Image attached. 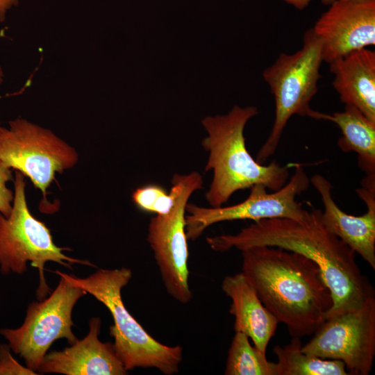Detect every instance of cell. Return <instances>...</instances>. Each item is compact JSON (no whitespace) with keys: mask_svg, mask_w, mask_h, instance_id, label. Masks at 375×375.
Listing matches in <instances>:
<instances>
[{"mask_svg":"<svg viewBox=\"0 0 375 375\" xmlns=\"http://www.w3.org/2000/svg\"><path fill=\"white\" fill-rule=\"evenodd\" d=\"M210 248L225 252L269 246L303 255L314 261L329 288L333 306L326 319L358 309L375 297L374 288L356 260V253L324 225L322 210H306L301 220L290 218L260 219L235 235L208 237Z\"/></svg>","mask_w":375,"mask_h":375,"instance_id":"1","label":"cell"},{"mask_svg":"<svg viewBox=\"0 0 375 375\" xmlns=\"http://www.w3.org/2000/svg\"><path fill=\"white\" fill-rule=\"evenodd\" d=\"M242 273L292 338L310 335L333 306L317 265L302 254L256 246L242 251Z\"/></svg>","mask_w":375,"mask_h":375,"instance_id":"2","label":"cell"},{"mask_svg":"<svg viewBox=\"0 0 375 375\" xmlns=\"http://www.w3.org/2000/svg\"><path fill=\"white\" fill-rule=\"evenodd\" d=\"M258 114L256 107L235 106L226 115L208 116L201 120L208 133L201 142L209 153L205 172L213 173L206 193L211 207L222 206L238 190L261 184L276 191L288 180V166L276 161L260 164L247 149L244 127Z\"/></svg>","mask_w":375,"mask_h":375,"instance_id":"3","label":"cell"},{"mask_svg":"<svg viewBox=\"0 0 375 375\" xmlns=\"http://www.w3.org/2000/svg\"><path fill=\"white\" fill-rule=\"evenodd\" d=\"M55 273L84 290L108 309L114 322L109 329L114 338L113 348L127 371L142 367L156 368L165 375L178 372L183 360L182 347L167 346L157 341L131 315L123 303L122 290L131 279L130 269H99L85 278L58 270Z\"/></svg>","mask_w":375,"mask_h":375,"instance_id":"4","label":"cell"},{"mask_svg":"<svg viewBox=\"0 0 375 375\" xmlns=\"http://www.w3.org/2000/svg\"><path fill=\"white\" fill-rule=\"evenodd\" d=\"M322 61L320 40L311 28L305 32L301 49L292 54L281 53L274 64L263 71L262 76L274 97L275 118L269 135L257 153L258 163L264 164L275 153L292 115L326 120L328 114L310 106L318 90Z\"/></svg>","mask_w":375,"mask_h":375,"instance_id":"5","label":"cell"},{"mask_svg":"<svg viewBox=\"0 0 375 375\" xmlns=\"http://www.w3.org/2000/svg\"><path fill=\"white\" fill-rule=\"evenodd\" d=\"M25 176L15 171L14 199L8 217L0 212V271L3 274H22L27 263L38 269L40 283L36 291L39 301L51 291L44 275V265L54 262L71 268L72 264L95 267L92 262L65 255L69 249L59 247L45 224L30 212L26 197Z\"/></svg>","mask_w":375,"mask_h":375,"instance_id":"6","label":"cell"},{"mask_svg":"<svg viewBox=\"0 0 375 375\" xmlns=\"http://www.w3.org/2000/svg\"><path fill=\"white\" fill-rule=\"evenodd\" d=\"M202 187L203 178L197 172L174 174L170 190L174 196V206L169 213L153 217L148 227L147 241L165 290L174 299L183 304L192 298L188 281L185 208L192 193Z\"/></svg>","mask_w":375,"mask_h":375,"instance_id":"7","label":"cell"},{"mask_svg":"<svg viewBox=\"0 0 375 375\" xmlns=\"http://www.w3.org/2000/svg\"><path fill=\"white\" fill-rule=\"evenodd\" d=\"M59 276L58 285L47 298L29 304L20 326L0 329L11 350L35 372L55 341L65 338L73 344L78 340L72 329L74 325L72 310L87 292L65 277Z\"/></svg>","mask_w":375,"mask_h":375,"instance_id":"8","label":"cell"},{"mask_svg":"<svg viewBox=\"0 0 375 375\" xmlns=\"http://www.w3.org/2000/svg\"><path fill=\"white\" fill-rule=\"evenodd\" d=\"M0 160L28 177L47 199L56 174L73 167L78 155L51 131L17 119L0 126Z\"/></svg>","mask_w":375,"mask_h":375,"instance_id":"9","label":"cell"},{"mask_svg":"<svg viewBox=\"0 0 375 375\" xmlns=\"http://www.w3.org/2000/svg\"><path fill=\"white\" fill-rule=\"evenodd\" d=\"M310 178L302 165H296L292 176L281 188L273 192L256 184L243 201L228 206L201 207L187 203L185 208V233L188 240H195L210 226L222 222L251 219L254 222L272 218H290L301 220L305 210L296 200L306 191Z\"/></svg>","mask_w":375,"mask_h":375,"instance_id":"10","label":"cell"},{"mask_svg":"<svg viewBox=\"0 0 375 375\" xmlns=\"http://www.w3.org/2000/svg\"><path fill=\"white\" fill-rule=\"evenodd\" d=\"M301 350L342 361L349 374L368 375L375 356V297L357 310L325 319Z\"/></svg>","mask_w":375,"mask_h":375,"instance_id":"11","label":"cell"},{"mask_svg":"<svg viewBox=\"0 0 375 375\" xmlns=\"http://www.w3.org/2000/svg\"><path fill=\"white\" fill-rule=\"evenodd\" d=\"M312 30L328 64L351 51L375 44V0L336 1Z\"/></svg>","mask_w":375,"mask_h":375,"instance_id":"12","label":"cell"},{"mask_svg":"<svg viewBox=\"0 0 375 375\" xmlns=\"http://www.w3.org/2000/svg\"><path fill=\"white\" fill-rule=\"evenodd\" d=\"M310 183L320 195L324 206L322 219L333 234L375 269V174L367 175L357 194L365 202L367 212L360 216L347 214L333 199V185L324 176L315 174Z\"/></svg>","mask_w":375,"mask_h":375,"instance_id":"13","label":"cell"},{"mask_svg":"<svg viewBox=\"0 0 375 375\" xmlns=\"http://www.w3.org/2000/svg\"><path fill=\"white\" fill-rule=\"evenodd\" d=\"M101 325L100 317H92L87 335L61 351L47 353L38 372L65 375L127 374L112 344L100 341Z\"/></svg>","mask_w":375,"mask_h":375,"instance_id":"14","label":"cell"},{"mask_svg":"<svg viewBox=\"0 0 375 375\" xmlns=\"http://www.w3.org/2000/svg\"><path fill=\"white\" fill-rule=\"evenodd\" d=\"M222 290L231 300L229 312L235 317L234 331L247 335L256 349L266 353L278 324L276 317L263 305L242 272L226 276Z\"/></svg>","mask_w":375,"mask_h":375,"instance_id":"15","label":"cell"},{"mask_svg":"<svg viewBox=\"0 0 375 375\" xmlns=\"http://www.w3.org/2000/svg\"><path fill=\"white\" fill-rule=\"evenodd\" d=\"M333 87L344 105L357 108L375 123V52L351 51L329 63Z\"/></svg>","mask_w":375,"mask_h":375,"instance_id":"16","label":"cell"},{"mask_svg":"<svg viewBox=\"0 0 375 375\" xmlns=\"http://www.w3.org/2000/svg\"><path fill=\"white\" fill-rule=\"evenodd\" d=\"M326 120L335 123L341 131L338 141L340 149L356 152L359 167L367 175L375 174V123L357 108L347 105L342 112L328 114Z\"/></svg>","mask_w":375,"mask_h":375,"instance_id":"17","label":"cell"},{"mask_svg":"<svg viewBox=\"0 0 375 375\" xmlns=\"http://www.w3.org/2000/svg\"><path fill=\"white\" fill-rule=\"evenodd\" d=\"M300 338H292L285 347L273 349L277 358L276 375H347L344 364L337 360L323 359L301 350Z\"/></svg>","mask_w":375,"mask_h":375,"instance_id":"18","label":"cell"},{"mask_svg":"<svg viewBox=\"0 0 375 375\" xmlns=\"http://www.w3.org/2000/svg\"><path fill=\"white\" fill-rule=\"evenodd\" d=\"M226 375H276V362L251 346L245 334L235 332L228 352Z\"/></svg>","mask_w":375,"mask_h":375,"instance_id":"19","label":"cell"},{"mask_svg":"<svg viewBox=\"0 0 375 375\" xmlns=\"http://www.w3.org/2000/svg\"><path fill=\"white\" fill-rule=\"evenodd\" d=\"M131 197L138 208L156 215L169 213L174 203L173 192L171 190L167 192L162 186L156 184L136 188Z\"/></svg>","mask_w":375,"mask_h":375,"instance_id":"20","label":"cell"},{"mask_svg":"<svg viewBox=\"0 0 375 375\" xmlns=\"http://www.w3.org/2000/svg\"><path fill=\"white\" fill-rule=\"evenodd\" d=\"M38 373L21 365L11 354L8 344H0V375H35Z\"/></svg>","mask_w":375,"mask_h":375,"instance_id":"21","label":"cell"},{"mask_svg":"<svg viewBox=\"0 0 375 375\" xmlns=\"http://www.w3.org/2000/svg\"><path fill=\"white\" fill-rule=\"evenodd\" d=\"M12 180V169L0 160V212L8 217L12 210L14 192L8 188Z\"/></svg>","mask_w":375,"mask_h":375,"instance_id":"22","label":"cell"},{"mask_svg":"<svg viewBox=\"0 0 375 375\" xmlns=\"http://www.w3.org/2000/svg\"><path fill=\"white\" fill-rule=\"evenodd\" d=\"M19 0H0V22L5 19L8 10L17 4Z\"/></svg>","mask_w":375,"mask_h":375,"instance_id":"23","label":"cell"},{"mask_svg":"<svg viewBox=\"0 0 375 375\" xmlns=\"http://www.w3.org/2000/svg\"><path fill=\"white\" fill-rule=\"evenodd\" d=\"M287 3L292 5L297 9H303L312 0H284Z\"/></svg>","mask_w":375,"mask_h":375,"instance_id":"24","label":"cell"},{"mask_svg":"<svg viewBox=\"0 0 375 375\" xmlns=\"http://www.w3.org/2000/svg\"><path fill=\"white\" fill-rule=\"evenodd\" d=\"M336 1H352V0H322L323 3L329 4V5H331L332 3Z\"/></svg>","mask_w":375,"mask_h":375,"instance_id":"25","label":"cell"},{"mask_svg":"<svg viewBox=\"0 0 375 375\" xmlns=\"http://www.w3.org/2000/svg\"><path fill=\"white\" fill-rule=\"evenodd\" d=\"M2 75H3L2 70L0 67V83L2 81Z\"/></svg>","mask_w":375,"mask_h":375,"instance_id":"26","label":"cell"}]
</instances>
